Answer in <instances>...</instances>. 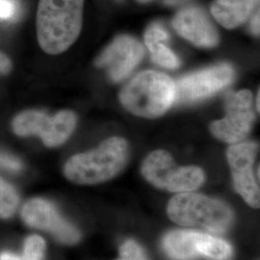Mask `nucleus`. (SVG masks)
Returning <instances> with one entry per match:
<instances>
[{"label": "nucleus", "mask_w": 260, "mask_h": 260, "mask_svg": "<svg viewBox=\"0 0 260 260\" xmlns=\"http://www.w3.org/2000/svg\"><path fill=\"white\" fill-rule=\"evenodd\" d=\"M84 0H40L38 42L51 55L66 51L79 37L83 21Z\"/></svg>", "instance_id": "nucleus-1"}, {"label": "nucleus", "mask_w": 260, "mask_h": 260, "mask_svg": "<svg viewBox=\"0 0 260 260\" xmlns=\"http://www.w3.org/2000/svg\"><path fill=\"white\" fill-rule=\"evenodd\" d=\"M128 145L121 137L105 140L98 149L78 153L66 163L68 179L81 185L102 183L117 176L126 164Z\"/></svg>", "instance_id": "nucleus-2"}, {"label": "nucleus", "mask_w": 260, "mask_h": 260, "mask_svg": "<svg viewBox=\"0 0 260 260\" xmlns=\"http://www.w3.org/2000/svg\"><path fill=\"white\" fill-rule=\"evenodd\" d=\"M120 101L132 114L154 119L166 113L175 103V82L162 73L142 72L123 87Z\"/></svg>", "instance_id": "nucleus-3"}, {"label": "nucleus", "mask_w": 260, "mask_h": 260, "mask_svg": "<svg viewBox=\"0 0 260 260\" xmlns=\"http://www.w3.org/2000/svg\"><path fill=\"white\" fill-rule=\"evenodd\" d=\"M168 215L184 226H199L214 233H225L232 225L233 211L222 202L192 192L175 196L168 205Z\"/></svg>", "instance_id": "nucleus-4"}, {"label": "nucleus", "mask_w": 260, "mask_h": 260, "mask_svg": "<svg viewBox=\"0 0 260 260\" xmlns=\"http://www.w3.org/2000/svg\"><path fill=\"white\" fill-rule=\"evenodd\" d=\"M142 174L152 185L176 193L195 191L205 181V174L201 168L177 167L170 153L162 149L151 152L146 158Z\"/></svg>", "instance_id": "nucleus-5"}, {"label": "nucleus", "mask_w": 260, "mask_h": 260, "mask_svg": "<svg viewBox=\"0 0 260 260\" xmlns=\"http://www.w3.org/2000/svg\"><path fill=\"white\" fill-rule=\"evenodd\" d=\"M77 118L73 111L63 110L50 117L45 112L27 110L15 117L14 132L19 136L36 135L49 148L64 144L74 132Z\"/></svg>", "instance_id": "nucleus-6"}, {"label": "nucleus", "mask_w": 260, "mask_h": 260, "mask_svg": "<svg viewBox=\"0 0 260 260\" xmlns=\"http://www.w3.org/2000/svg\"><path fill=\"white\" fill-rule=\"evenodd\" d=\"M225 117L212 122L210 130L214 136L229 144H237L245 139L255 120L252 110V94L248 90L230 93L225 103Z\"/></svg>", "instance_id": "nucleus-7"}, {"label": "nucleus", "mask_w": 260, "mask_h": 260, "mask_svg": "<svg viewBox=\"0 0 260 260\" xmlns=\"http://www.w3.org/2000/svg\"><path fill=\"white\" fill-rule=\"evenodd\" d=\"M234 70L228 64L214 66L182 76L175 82V103H190L204 100L233 82Z\"/></svg>", "instance_id": "nucleus-8"}, {"label": "nucleus", "mask_w": 260, "mask_h": 260, "mask_svg": "<svg viewBox=\"0 0 260 260\" xmlns=\"http://www.w3.org/2000/svg\"><path fill=\"white\" fill-rule=\"evenodd\" d=\"M258 146L253 142L231 146L226 155L232 169L233 185L248 205L259 207V187L253 175V164Z\"/></svg>", "instance_id": "nucleus-9"}, {"label": "nucleus", "mask_w": 260, "mask_h": 260, "mask_svg": "<svg viewBox=\"0 0 260 260\" xmlns=\"http://www.w3.org/2000/svg\"><path fill=\"white\" fill-rule=\"evenodd\" d=\"M144 54L145 49L139 41L122 35L116 38L103 50L95 65L104 69L112 81L120 82L139 65Z\"/></svg>", "instance_id": "nucleus-10"}, {"label": "nucleus", "mask_w": 260, "mask_h": 260, "mask_svg": "<svg viewBox=\"0 0 260 260\" xmlns=\"http://www.w3.org/2000/svg\"><path fill=\"white\" fill-rule=\"evenodd\" d=\"M21 217L30 226L52 233L59 241L75 244L79 240L76 229L58 213L54 205L43 199L27 202L21 210Z\"/></svg>", "instance_id": "nucleus-11"}, {"label": "nucleus", "mask_w": 260, "mask_h": 260, "mask_svg": "<svg viewBox=\"0 0 260 260\" xmlns=\"http://www.w3.org/2000/svg\"><path fill=\"white\" fill-rule=\"evenodd\" d=\"M173 27L181 37L201 47H213L219 36L205 12L198 7L179 11L173 19Z\"/></svg>", "instance_id": "nucleus-12"}, {"label": "nucleus", "mask_w": 260, "mask_h": 260, "mask_svg": "<svg viewBox=\"0 0 260 260\" xmlns=\"http://www.w3.org/2000/svg\"><path fill=\"white\" fill-rule=\"evenodd\" d=\"M258 3L259 0H215L211 14L222 26L233 29L248 19Z\"/></svg>", "instance_id": "nucleus-13"}, {"label": "nucleus", "mask_w": 260, "mask_h": 260, "mask_svg": "<svg viewBox=\"0 0 260 260\" xmlns=\"http://www.w3.org/2000/svg\"><path fill=\"white\" fill-rule=\"evenodd\" d=\"M163 249L174 260H194L200 255L194 242V232L175 231L163 239Z\"/></svg>", "instance_id": "nucleus-14"}, {"label": "nucleus", "mask_w": 260, "mask_h": 260, "mask_svg": "<svg viewBox=\"0 0 260 260\" xmlns=\"http://www.w3.org/2000/svg\"><path fill=\"white\" fill-rule=\"evenodd\" d=\"M194 242L199 254L211 260H230L233 248L230 243L206 233L194 232Z\"/></svg>", "instance_id": "nucleus-15"}, {"label": "nucleus", "mask_w": 260, "mask_h": 260, "mask_svg": "<svg viewBox=\"0 0 260 260\" xmlns=\"http://www.w3.org/2000/svg\"><path fill=\"white\" fill-rule=\"evenodd\" d=\"M19 202V195L15 188L0 177V217H11L16 211Z\"/></svg>", "instance_id": "nucleus-16"}, {"label": "nucleus", "mask_w": 260, "mask_h": 260, "mask_svg": "<svg viewBox=\"0 0 260 260\" xmlns=\"http://www.w3.org/2000/svg\"><path fill=\"white\" fill-rule=\"evenodd\" d=\"M152 60L167 69H177L179 67V60L177 55L164 44L158 43L149 47Z\"/></svg>", "instance_id": "nucleus-17"}, {"label": "nucleus", "mask_w": 260, "mask_h": 260, "mask_svg": "<svg viewBox=\"0 0 260 260\" xmlns=\"http://www.w3.org/2000/svg\"><path fill=\"white\" fill-rule=\"evenodd\" d=\"M46 251V242L39 235L29 236L24 243L21 260H43Z\"/></svg>", "instance_id": "nucleus-18"}, {"label": "nucleus", "mask_w": 260, "mask_h": 260, "mask_svg": "<svg viewBox=\"0 0 260 260\" xmlns=\"http://www.w3.org/2000/svg\"><path fill=\"white\" fill-rule=\"evenodd\" d=\"M121 255V259L118 260H148L142 247L133 240H127L122 244Z\"/></svg>", "instance_id": "nucleus-19"}, {"label": "nucleus", "mask_w": 260, "mask_h": 260, "mask_svg": "<svg viewBox=\"0 0 260 260\" xmlns=\"http://www.w3.org/2000/svg\"><path fill=\"white\" fill-rule=\"evenodd\" d=\"M169 33L166 29L159 23H153L145 33V43L149 47L158 43H166L169 41Z\"/></svg>", "instance_id": "nucleus-20"}, {"label": "nucleus", "mask_w": 260, "mask_h": 260, "mask_svg": "<svg viewBox=\"0 0 260 260\" xmlns=\"http://www.w3.org/2000/svg\"><path fill=\"white\" fill-rule=\"evenodd\" d=\"M0 168L17 172L21 170L22 165L19 159L14 157L11 154L0 151Z\"/></svg>", "instance_id": "nucleus-21"}, {"label": "nucleus", "mask_w": 260, "mask_h": 260, "mask_svg": "<svg viewBox=\"0 0 260 260\" xmlns=\"http://www.w3.org/2000/svg\"><path fill=\"white\" fill-rule=\"evenodd\" d=\"M17 5L13 0H0V19H8L15 17Z\"/></svg>", "instance_id": "nucleus-22"}, {"label": "nucleus", "mask_w": 260, "mask_h": 260, "mask_svg": "<svg viewBox=\"0 0 260 260\" xmlns=\"http://www.w3.org/2000/svg\"><path fill=\"white\" fill-rule=\"evenodd\" d=\"M11 68H12V64H11L8 57L2 54L0 58V72L2 74H8Z\"/></svg>", "instance_id": "nucleus-23"}, {"label": "nucleus", "mask_w": 260, "mask_h": 260, "mask_svg": "<svg viewBox=\"0 0 260 260\" xmlns=\"http://www.w3.org/2000/svg\"><path fill=\"white\" fill-rule=\"evenodd\" d=\"M251 30L254 35H256V36L259 35V11H257V13L253 16V18L251 19Z\"/></svg>", "instance_id": "nucleus-24"}, {"label": "nucleus", "mask_w": 260, "mask_h": 260, "mask_svg": "<svg viewBox=\"0 0 260 260\" xmlns=\"http://www.w3.org/2000/svg\"><path fill=\"white\" fill-rule=\"evenodd\" d=\"M0 260H21V258H19L18 255H15V254H13V253L4 252V253L1 254Z\"/></svg>", "instance_id": "nucleus-25"}, {"label": "nucleus", "mask_w": 260, "mask_h": 260, "mask_svg": "<svg viewBox=\"0 0 260 260\" xmlns=\"http://www.w3.org/2000/svg\"><path fill=\"white\" fill-rule=\"evenodd\" d=\"M167 5H179L186 2L187 0H162Z\"/></svg>", "instance_id": "nucleus-26"}, {"label": "nucleus", "mask_w": 260, "mask_h": 260, "mask_svg": "<svg viewBox=\"0 0 260 260\" xmlns=\"http://www.w3.org/2000/svg\"><path fill=\"white\" fill-rule=\"evenodd\" d=\"M259 99H260V94L259 91H258V93H257V95H256V109H257V111H259Z\"/></svg>", "instance_id": "nucleus-27"}, {"label": "nucleus", "mask_w": 260, "mask_h": 260, "mask_svg": "<svg viewBox=\"0 0 260 260\" xmlns=\"http://www.w3.org/2000/svg\"><path fill=\"white\" fill-rule=\"evenodd\" d=\"M139 2L141 3H148V2H150V1H152V0H138Z\"/></svg>", "instance_id": "nucleus-28"}, {"label": "nucleus", "mask_w": 260, "mask_h": 260, "mask_svg": "<svg viewBox=\"0 0 260 260\" xmlns=\"http://www.w3.org/2000/svg\"><path fill=\"white\" fill-rule=\"evenodd\" d=\"M1 55H2V53H0V58H1Z\"/></svg>", "instance_id": "nucleus-29"}]
</instances>
